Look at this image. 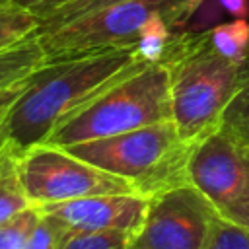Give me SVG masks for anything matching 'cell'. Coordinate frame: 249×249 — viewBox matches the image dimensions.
<instances>
[{"instance_id":"cell-1","label":"cell","mask_w":249,"mask_h":249,"mask_svg":"<svg viewBox=\"0 0 249 249\" xmlns=\"http://www.w3.org/2000/svg\"><path fill=\"white\" fill-rule=\"evenodd\" d=\"M148 64L136 49H111L45 62L27 80L4 124L19 150L41 144L101 91Z\"/></svg>"},{"instance_id":"cell-2","label":"cell","mask_w":249,"mask_h":249,"mask_svg":"<svg viewBox=\"0 0 249 249\" xmlns=\"http://www.w3.org/2000/svg\"><path fill=\"white\" fill-rule=\"evenodd\" d=\"M171 76V123L181 138L196 142L220 126L237 93L243 62L220 54L208 31H179L163 56Z\"/></svg>"},{"instance_id":"cell-3","label":"cell","mask_w":249,"mask_h":249,"mask_svg":"<svg viewBox=\"0 0 249 249\" xmlns=\"http://www.w3.org/2000/svg\"><path fill=\"white\" fill-rule=\"evenodd\" d=\"M169 89L167 62H148L68 117L49 134L45 144L68 148L171 121Z\"/></svg>"},{"instance_id":"cell-4","label":"cell","mask_w":249,"mask_h":249,"mask_svg":"<svg viewBox=\"0 0 249 249\" xmlns=\"http://www.w3.org/2000/svg\"><path fill=\"white\" fill-rule=\"evenodd\" d=\"M193 144L181 138L171 121H163L64 150L107 173L123 177L134 193L152 196L189 183L187 161Z\"/></svg>"},{"instance_id":"cell-5","label":"cell","mask_w":249,"mask_h":249,"mask_svg":"<svg viewBox=\"0 0 249 249\" xmlns=\"http://www.w3.org/2000/svg\"><path fill=\"white\" fill-rule=\"evenodd\" d=\"M204 0H123L91 10L66 23L39 29L47 62L101 53L136 49L144 29L158 18L175 19L185 27Z\"/></svg>"},{"instance_id":"cell-6","label":"cell","mask_w":249,"mask_h":249,"mask_svg":"<svg viewBox=\"0 0 249 249\" xmlns=\"http://www.w3.org/2000/svg\"><path fill=\"white\" fill-rule=\"evenodd\" d=\"M18 167L25 196L33 206L97 195L134 193L123 177L107 173L60 146L45 142L21 150Z\"/></svg>"},{"instance_id":"cell-7","label":"cell","mask_w":249,"mask_h":249,"mask_svg":"<svg viewBox=\"0 0 249 249\" xmlns=\"http://www.w3.org/2000/svg\"><path fill=\"white\" fill-rule=\"evenodd\" d=\"M218 208L191 183L148 196L142 226L128 249H206Z\"/></svg>"},{"instance_id":"cell-8","label":"cell","mask_w":249,"mask_h":249,"mask_svg":"<svg viewBox=\"0 0 249 249\" xmlns=\"http://www.w3.org/2000/svg\"><path fill=\"white\" fill-rule=\"evenodd\" d=\"M187 177L222 214L249 183V148L220 124L193 144Z\"/></svg>"},{"instance_id":"cell-9","label":"cell","mask_w":249,"mask_h":249,"mask_svg":"<svg viewBox=\"0 0 249 249\" xmlns=\"http://www.w3.org/2000/svg\"><path fill=\"white\" fill-rule=\"evenodd\" d=\"M148 196L138 193L97 195L66 202L37 206L43 214L58 220L70 235L93 231H124L134 235L142 226Z\"/></svg>"},{"instance_id":"cell-10","label":"cell","mask_w":249,"mask_h":249,"mask_svg":"<svg viewBox=\"0 0 249 249\" xmlns=\"http://www.w3.org/2000/svg\"><path fill=\"white\" fill-rule=\"evenodd\" d=\"M45 62L47 54L39 35H33L19 45L0 53V89L25 82Z\"/></svg>"},{"instance_id":"cell-11","label":"cell","mask_w":249,"mask_h":249,"mask_svg":"<svg viewBox=\"0 0 249 249\" xmlns=\"http://www.w3.org/2000/svg\"><path fill=\"white\" fill-rule=\"evenodd\" d=\"M19 152L21 150L10 140H6L0 150V224L18 214L19 210L31 206L19 179Z\"/></svg>"},{"instance_id":"cell-12","label":"cell","mask_w":249,"mask_h":249,"mask_svg":"<svg viewBox=\"0 0 249 249\" xmlns=\"http://www.w3.org/2000/svg\"><path fill=\"white\" fill-rule=\"evenodd\" d=\"M41 19L33 12L12 2L0 6V53L37 35Z\"/></svg>"},{"instance_id":"cell-13","label":"cell","mask_w":249,"mask_h":249,"mask_svg":"<svg viewBox=\"0 0 249 249\" xmlns=\"http://www.w3.org/2000/svg\"><path fill=\"white\" fill-rule=\"evenodd\" d=\"M214 49L233 62H245L249 56V19L233 18L206 29Z\"/></svg>"},{"instance_id":"cell-14","label":"cell","mask_w":249,"mask_h":249,"mask_svg":"<svg viewBox=\"0 0 249 249\" xmlns=\"http://www.w3.org/2000/svg\"><path fill=\"white\" fill-rule=\"evenodd\" d=\"M220 124L249 148V56L243 62L241 86L230 101Z\"/></svg>"},{"instance_id":"cell-15","label":"cell","mask_w":249,"mask_h":249,"mask_svg":"<svg viewBox=\"0 0 249 249\" xmlns=\"http://www.w3.org/2000/svg\"><path fill=\"white\" fill-rule=\"evenodd\" d=\"M39 208L27 206L0 224V249H25L27 239L39 222Z\"/></svg>"},{"instance_id":"cell-16","label":"cell","mask_w":249,"mask_h":249,"mask_svg":"<svg viewBox=\"0 0 249 249\" xmlns=\"http://www.w3.org/2000/svg\"><path fill=\"white\" fill-rule=\"evenodd\" d=\"M39 214H41L39 222L35 224L25 249H62L66 239L70 237V233L53 216L43 214L41 210H39Z\"/></svg>"},{"instance_id":"cell-17","label":"cell","mask_w":249,"mask_h":249,"mask_svg":"<svg viewBox=\"0 0 249 249\" xmlns=\"http://www.w3.org/2000/svg\"><path fill=\"white\" fill-rule=\"evenodd\" d=\"M206 249H249V228L218 216Z\"/></svg>"},{"instance_id":"cell-18","label":"cell","mask_w":249,"mask_h":249,"mask_svg":"<svg viewBox=\"0 0 249 249\" xmlns=\"http://www.w3.org/2000/svg\"><path fill=\"white\" fill-rule=\"evenodd\" d=\"M130 235L124 231H93L74 233L62 249H128Z\"/></svg>"},{"instance_id":"cell-19","label":"cell","mask_w":249,"mask_h":249,"mask_svg":"<svg viewBox=\"0 0 249 249\" xmlns=\"http://www.w3.org/2000/svg\"><path fill=\"white\" fill-rule=\"evenodd\" d=\"M115 2H123V0H76V2H72V4H68L64 8H60V10H56L49 18L41 19V27L39 29L53 27V25H58V23H66V21H70L74 18H80V16L91 12V10H97V8H103L107 4H115Z\"/></svg>"},{"instance_id":"cell-20","label":"cell","mask_w":249,"mask_h":249,"mask_svg":"<svg viewBox=\"0 0 249 249\" xmlns=\"http://www.w3.org/2000/svg\"><path fill=\"white\" fill-rule=\"evenodd\" d=\"M10 2L18 4V6H21V8L29 10V12H33L39 19H45L51 14H54L56 10L68 6V4H72L76 0H10Z\"/></svg>"},{"instance_id":"cell-21","label":"cell","mask_w":249,"mask_h":249,"mask_svg":"<svg viewBox=\"0 0 249 249\" xmlns=\"http://www.w3.org/2000/svg\"><path fill=\"white\" fill-rule=\"evenodd\" d=\"M222 216L231 220V222H235V224H239V226L249 228V183H247L243 195L226 212H222Z\"/></svg>"},{"instance_id":"cell-22","label":"cell","mask_w":249,"mask_h":249,"mask_svg":"<svg viewBox=\"0 0 249 249\" xmlns=\"http://www.w3.org/2000/svg\"><path fill=\"white\" fill-rule=\"evenodd\" d=\"M25 88V82L16 84L12 88H4L0 89V132H4V124H6V117L10 113V109L14 107V103L18 101V97L21 95Z\"/></svg>"},{"instance_id":"cell-23","label":"cell","mask_w":249,"mask_h":249,"mask_svg":"<svg viewBox=\"0 0 249 249\" xmlns=\"http://www.w3.org/2000/svg\"><path fill=\"white\" fill-rule=\"evenodd\" d=\"M216 6L233 18L247 19V16H249V0H216Z\"/></svg>"},{"instance_id":"cell-24","label":"cell","mask_w":249,"mask_h":249,"mask_svg":"<svg viewBox=\"0 0 249 249\" xmlns=\"http://www.w3.org/2000/svg\"><path fill=\"white\" fill-rule=\"evenodd\" d=\"M6 140H8V136H6V132H0V150H2V146L6 144Z\"/></svg>"},{"instance_id":"cell-25","label":"cell","mask_w":249,"mask_h":249,"mask_svg":"<svg viewBox=\"0 0 249 249\" xmlns=\"http://www.w3.org/2000/svg\"><path fill=\"white\" fill-rule=\"evenodd\" d=\"M10 0H0V6H4V4H8Z\"/></svg>"}]
</instances>
